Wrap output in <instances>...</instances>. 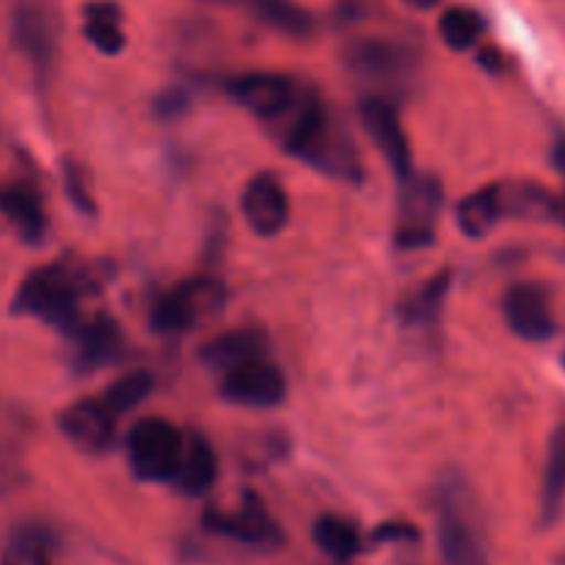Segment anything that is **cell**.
I'll list each match as a JSON object with an SVG mask.
<instances>
[{
  "instance_id": "5bb4252c",
  "label": "cell",
  "mask_w": 565,
  "mask_h": 565,
  "mask_svg": "<svg viewBox=\"0 0 565 565\" xmlns=\"http://www.w3.org/2000/svg\"><path fill=\"white\" fill-rule=\"evenodd\" d=\"M348 64L367 81H386L392 86H406L414 70V58L406 47L395 42H379V39H367L351 47Z\"/></svg>"
},
{
  "instance_id": "2e32d148",
  "label": "cell",
  "mask_w": 565,
  "mask_h": 565,
  "mask_svg": "<svg viewBox=\"0 0 565 565\" xmlns=\"http://www.w3.org/2000/svg\"><path fill=\"white\" fill-rule=\"evenodd\" d=\"M0 213L25 243H42L47 235V213L36 188L14 182L0 191Z\"/></svg>"
},
{
  "instance_id": "ba28073f",
  "label": "cell",
  "mask_w": 565,
  "mask_h": 565,
  "mask_svg": "<svg viewBox=\"0 0 565 565\" xmlns=\"http://www.w3.org/2000/svg\"><path fill=\"white\" fill-rule=\"evenodd\" d=\"M359 116H362L364 130L370 132L379 152L384 154L390 169L397 174V180L412 174V147H408L397 105L390 97H384V94H370L362 103V108H359Z\"/></svg>"
},
{
  "instance_id": "52a82bcc",
  "label": "cell",
  "mask_w": 565,
  "mask_h": 565,
  "mask_svg": "<svg viewBox=\"0 0 565 565\" xmlns=\"http://www.w3.org/2000/svg\"><path fill=\"white\" fill-rule=\"evenodd\" d=\"M285 373L268 362V356L226 370L221 381V397L243 408H274L285 401Z\"/></svg>"
},
{
  "instance_id": "4316f807",
  "label": "cell",
  "mask_w": 565,
  "mask_h": 565,
  "mask_svg": "<svg viewBox=\"0 0 565 565\" xmlns=\"http://www.w3.org/2000/svg\"><path fill=\"white\" fill-rule=\"evenodd\" d=\"M149 392H152V375L143 373V370H132V373H125L105 390L103 401L119 417V414H127L136 406H141L149 397Z\"/></svg>"
},
{
  "instance_id": "4dcf8cb0",
  "label": "cell",
  "mask_w": 565,
  "mask_h": 565,
  "mask_svg": "<svg viewBox=\"0 0 565 565\" xmlns=\"http://www.w3.org/2000/svg\"><path fill=\"white\" fill-rule=\"evenodd\" d=\"M561 215L565 218V202H563V207H561Z\"/></svg>"
},
{
  "instance_id": "4fadbf2b",
  "label": "cell",
  "mask_w": 565,
  "mask_h": 565,
  "mask_svg": "<svg viewBox=\"0 0 565 565\" xmlns=\"http://www.w3.org/2000/svg\"><path fill=\"white\" fill-rule=\"evenodd\" d=\"M301 83L276 72H248V75L232 77L230 94L237 105L257 116L259 121H270L298 92Z\"/></svg>"
},
{
  "instance_id": "484cf974",
  "label": "cell",
  "mask_w": 565,
  "mask_h": 565,
  "mask_svg": "<svg viewBox=\"0 0 565 565\" xmlns=\"http://www.w3.org/2000/svg\"><path fill=\"white\" fill-rule=\"evenodd\" d=\"M486 20L469 6H452L439 17V36L450 50H469L483 36Z\"/></svg>"
},
{
  "instance_id": "1f68e13d",
  "label": "cell",
  "mask_w": 565,
  "mask_h": 565,
  "mask_svg": "<svg viewBox=\"0 0 565 565\" xmlns=\"http://www.w3.org/2000/svg\"><path fill=\"white\" fill-rule=\"evenodd\" d=\"M561 565H565V555H563V557H561Z\"/></svg>"
},
{
  "instance_id": "8fae6325",
  "label": "cell",
  "mask_w": 565,
  "mask_h": 565,
  "mask_svg": "<svg viewBox=\"0 0 565 565\" xmlns=\"http://www.w3.org/2000/svg\"><path fill=\"white\" fill-rule=\"evenodd\" d=\"M241 210L254 235L276 237L290 218V199L285 185L270 171H259L243 188Z\"/></svg>"
},
{
  "instance_id": "44dd1931",
  "label": "cell",
  "mask_w": 565,
  "mask_h": 565,
  "mask_svg": "<svg viewBox=\"0 0 565 565\" xmlns=\"http://www.w3.org/2000/svg\"><path fill=\"white\" fill-rule=\"evenodd\" d=\"M213 3H226L235 6V9H243L254 20L285 33V36L301 39L312 33V17L296 0H213Z\"/></svg>"
},
{
  "instance_id": "8992f818",
  "label": "cell",
  "mask_w": 565,
  "mask_h": 565,
  "mask_svg": "<svg viewBox=\"0 0 565 565\" xmlns=\"http://www.w3.org/2000/svg\"><path fill=\"white\" fill-rule=\"evenodd\" d=\"M185 436L163 417H143L127 434V458L132 472L147 483H174Z\"/></svg>"
},
{
  "instance_id": "9a60e30c",
  "label": "cell",
  "mask_w": 565,
  "mask_h": 565,
  "mask_svg": "<svg viewBox=\"0 0 565 565\" xmlns=\"http://www.w3.org/2000/svg\"><path fill=\"white\" fill-rule=\"evenodd\" d=\"M72 337H75V367L83 370V373L108 367L125 351V337H121L119 326L108 315L81 320Z\"/></svg>"
},
{
  "instance_id": "30bf717a",
  "label": "cell",
  "mask_w": 565,
  "mask_h": 565,
  "mask_svg": "<svg viewBox=\"0 0 565 565\" xmlns=\"http://www.w3.org/2000/svg\"><path fill=\"white\" fill-rule=\"evenodd\" d=\"M505 320L511 326V331L516 337L527 342H546L555 337L557 323L555 315H552L550 292L546 287L535 285V281H522V285H513L505 292Z\"/></svg>"
},
{
  "instance_id": "7402d4cb",
  "label": "cell",
  "mask_w": 565,
  "mask_h": 565,
  "mask_svg": "<svg viewBox=\"0 0 565 565\" xmlns=\"http://www.w3.org/2000/svg\"><path fill=\"white\" fill-rule=\"evenodd\" d=\"M565 505V423L557 425L546 452L544 483H541V527L561 519Z\"/></svg>"
},
{
  "instance_id": "ffe728a7",
  "label": "cell",
  "mask_w": 565,
  "mask_h": 565,
  "mask_svg": "<svg viewBox=\"0 0 565 565\" xmlns=\"http://www.w3.org/2000/svg\"><path fill=\"white\" fill-rule=\"evenodd\" d=\"M215 478H218V458L210 441L204 436H185V447H182V461L177 469L174 483L180 486L182 494L202 497L213 489Z\"/></svg>"
},
{
  "instance_id": "7a4b0ae2",
  "label": "cell",
  "mask_w": 565,
  "mask_h": 565,
  "mask_svg": "<svg viewBox=\"0 0 565 565\" xmlns=\"http://www.w3.org/2000/svg\"><path fill=\"white\" fill-rule=\"evenodd\" d=\"M81 298V274L64 263H50L31 270V274L22 279L11 309H14V315L39 318L47 326H55V329L72 334L83 320Z\"/></svg>"
},
{
  "instance_id": "e0dca14e",
  "label": "cell",
  "mask_w": 565,
  "mask_h": 565,
  "mask_svg": "<svg viewBox=\"0 0 565 565\" xmlns=\"http://www.w3.org/2000/svg\"><path fill=\"white\" fill-rule=\"evenodd\" d=\"M263 356H268V337L259 329L226 331V334H218L215 340L204 342L202 348V362L210 370H221V373Z\"/></svg>"
},
{
  "instance_id": "83f0119b",
  "label": "cell",
  "mask_w": 565,
  "mask_h": 565,
  "mask_svg": "<svg viewBox=\"0 0 565 565\" xmlns=\"http://www.w3.org/2000/svg\"><path fill=\"white\" fill-rule=\"evenodd\" d=\"M375 539L379 541H397V539H406V541H417V530L408 527V524H386V527H381L379 533H375Z\"/></svg>"
},
{
  "instance_id": "d6986e66",
  "label": "cell",
  "mask_w": 565,
  "mask_h": 565,
  "mask_svg": "<svg viewBox=\"0 0 565 565\" xmlns=\"http://www.w3.org/2000/svg\"><path fill=\"white\" fill-rule=\"evenodd\" d=\"M456 218L467 237H475V241H478V237L489 235L502 218H508L505 188H502V182L469 193V196L458 204Z\"/></svg>"
},
{
  "instance_id": "9c48e42d",
  "label": "cell",
  "mask_w": 565,
  "mask_h": 565,
  "mask_svg": "<svg viewBox=\"0 0 565 565\" xmlns=\"http://www.w3.org/2000/svg\"><path fill=\"white\" fill-rule=\"evenodd\" d=\"M204 527L215 535L237 541L246 546H259V550H270V546L281 544V530L254 494H246L237 511H207L204 513Z\"/></svg>"
},
{
  "instance_id": "7c38bea8",
  "label": "cell",
  "mask_w": 565,
  "mask_h": 565,
  "mask_svg": "<svg viewBox=\"0 0 565 565\" xmlns=\"http://www.w3.org/2000/svg\"><path fill=\"white\" fill-rule=\"evenodd\" d=\"M116 414L103 397H86L66 406L58 417V428L66 439L86 452H105L116 434Z\"/></svg>"
},
{
  "instance_id": "5b68a950",
  "label": "cell",
  "mask_w": 565,
  "mask_h": 565,
  "mask_svg": "<svg viewBox=\"0 0 565 565\" xmlns=\"http://www.w3.org/2000/svg\"><path fill=\"white\" fill-rule=\"evenodd\" d=\"M441 182L430 174H408L401 180V196H397V213H395V237L397 248H425L436 241V230H439L441 215Z\"/></svg>"
},
{
  "instance_id": "d4e9b609",
  "label": "cell",
  "mask_w": 565,
  "mask_h": 565,
  "mask_svg": "<svg viewBox=\"0 0 565 565\" xmlns=\"http://www.w3.org/2000/svg\"><path fill=\"white\" fill-rule=\"evenodd\" d=\"M450 292V270L425 281L417 292H412L403 303V320L414 329H430L445 309V298Z\"/></svg>"
},
{
  "instance_id": "603a6c76",
  "label": "cell",
  "mask_w": 565,
  "mask_h": 565,
  "mask_svg": "<svg viewBox=\"0 0 565 565\" xmlns=\"http://www.w3.org/2000/svg\"><path fill=\"white\" fill-rule=\"evenodd\" d=\"M83 31H86L88 42L105 55H119L127 44L119 6L108 3V0H97L83 9Z\"/></svg>"
},
{
  "instance_id": "f546056e",
  "label": "cell",
  "mask_w": 565,
  "mask_h": 565,
  "mask_svg": "<svg viewBox=\"0 0 565 565\" xmlns=\"http://www.w3.org/2000/svg\"><path fill=\"white\" fill-rule=\"evenodd\" d=\"M555 163H557V169H561L565 174V138L561 143H557V149H555Z\"/></svg>"
},
{
  "instance_id": "ac0fdd59",
  "label": "cell",
  "mask_w": 565,
  "mask_h": 565,
  "mask_svg": "<svg viewBox=\"0 0 565 565\" xmlns=\"http://www.w3.org/2000/svg\"><path fill=\"white\" fill-rule=\"evenodd\" d=\"M14 39L39 72L47 70L55 50L53 20L42 6H20L14 14Z\"/></svg>"
},
{
  "instance_id": "6da1fadb",
  "label": "cell",
  "mask_w": 565,
  "mask_h": 565,
  "mask_svg": "<svg viewBox=\"0 0 565 565\" xmlns=\"http://www.w3.org/2000/svg\"><path fill=\"white\" fill-rule=\"evenodd\" d=\"M270 136L285 152L296 154L307 166L342 182L362 180V158L356 143L337 125L323 97L312 86L301 83L290 103L270 121H265Z\"/></svg>"
},
{
  "instance_id": "f1b7e54d",
  "label": "cell",
  "mask_w": 565,
  "mask_h": 565,
  "mask_svg": "<svg viewBox=\"0 0 565 565\" xmlns=\"http://www.w3.org/2000/svg\"><path fill=\"white\" fill-rule=\"evenodd\" d=\"M403 3H408V6H412V9L428 11V9H434V6L439 3V0H403Z\"/></svg>"
},
{
  "instance_id": "277c9868",
  "label": "cell",
  "mask_w": 565,
  "mask_h": 565,
  "mask_svg": "<svg viewBox=\"0 0 565 565\" xmlns=\"http://www.w3.org/2000/svg\"><path fill=\"white\" fill-rule=\"evenodd\" d=\"M226 290L218 279L213 276H193V279L180 281L171 287L169 292L154 301L152 315V329L160 334H185V331L196 329L204 320L221 312L224 307Z\"/></svg>"
},
{
  "instance_id": "cb8c5ba5",
  "label": "cell",
  "mask_w": 565,
  "mask_h": 565,
  "mask_svg": "<svg viewBox=\"0 0 565 565\" xmlns=\"http://www.w3.org/2000/svg\"><path fill=\"white\" fill-rule=\"evenodd\" d=\"M312 539L323 555L334 557L340 563H348L362 550V535H359L356 524L342 516H320L315 522Z\"/></svg>"
},
{
  "instance_id": "3957f363",
  "label": "cell",
  "mask_w": 565,
  "mask_h": 565,
  "mask_svg": "<svg viewBox=\"0 0 565 565\" xmlns=\"http://www.w3.org/2000/svg\"><path fill=\"white\" fill-rule=\"evenodd\" d=\"M436 535L445 565H491L472 494L461 478H447L436 494Z\"/></svg>"
}]
</instances>
